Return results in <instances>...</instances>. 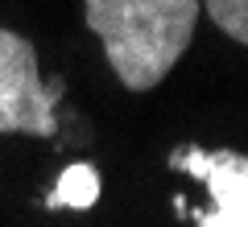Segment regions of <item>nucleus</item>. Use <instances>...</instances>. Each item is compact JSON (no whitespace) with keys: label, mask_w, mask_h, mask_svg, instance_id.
Returning a JSON list of instances; mask_svg holds the SVG:
<instances>
[{"label":"nucleus","mask_w":248,"mask_h":227,"mask_svg":"<svg viewBox=\"0 0 248 227\" xmlns=\"http://www.w3.org/2000/svg\"><path fill=\"white\" fill-rule=\"evenodd\" d=\"M203 9L215 21L219 33H228L240 45H248V0H203Z\"/></svg>","instance_id":"nucleus-5"},{"label":"nucleus","mask_w":248,"mask_h":227,"mask_svg":"<svg viewBox=\"0 0 248 227\" xmlns=\"http://www.w3.org/2000/svg\"><path fill=\"white\" fill-rule=\"evenodd\" d=\"M170 169L199 178L203 190L211 194L207 211H190L182 194L174 198V211H186L195 227H248V153L182 145L170 153Z\"/></svg>","instance_id":"nucleus-3"},{"label":"nucleus","mask_w":248,"mask_h":227,"mask_svg":"<svg viewBox=\"0 0 248 227\" xmlns=\"http://www.w3.org/2000/svg\"><path fill=\"white\" fill-rule=\"evenodd\" d=\"M62 91H66L62 79H42L33 42L0 25V132L54 136L58 132L54 104L62 99Z\"/></svg>","instance_id":"nucleus-2"},{"label":"nucleus","mask_w":248,"mask_h":227,"mask_svg":"<svg viewBox=\"0 0 248 227\" xmlns=\"http://www.w3.org/2000/svg\"><path fill=\"white\" fill-rule=\"evenodd\" d=\"M203 0H83V25L104 42L128 91H153L195 37Z\"/></svg>","instance_id":"nucleus-1"},{"label":"nucleus","mask_w":248,"mask_h":227,"mask_svg":"<svg viewBox=\"0 0 248 227\" xmlns=\"http://www.w3.org/2000/svg\"><path fill=\"white\" fill-rule=\"evenodd\" d=\"M99 190H104V182H99V169L87 166V161H75V166H66L58 174V182H54V190L46 194V211H87L99 202Z\"/></svg>","instance_id":"nucleus-4"}]
</instances>
